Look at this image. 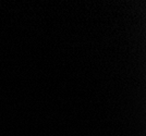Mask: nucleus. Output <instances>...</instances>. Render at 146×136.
<instances>
[]
</instances>
